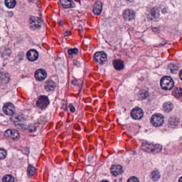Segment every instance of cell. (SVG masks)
<instances>
[{
	"label": "cell",
	"instance_id": "1",
	"mask_svg": "<svg viewBox=\"0 0 182 182\" xmlns=\"http://www.w3.org/2000/svg\"><path fill=\"white\" fill-rule=\"evenodd\" d=\"M161 88L164 90H169L174 87V82L173 79L169 76H164L160 81Z\"/></svg>",
	"mask_w": 182,
	"mask_h": 182
},
{
	"label": "cell",
	"instance_id": "2",
	"mask_svg": "<svg viewBox=\"0 0 182 182\" xmlns=\"http://www.w3.org/2000/svg\"><path fill=\"white\" fill-rule=\"evenodd\" d=\"M164 116L160 114H154L152 115V118L151 119V121L152 125L155 127H160L164 123Z\"/></svg>",
	"mask_w": 182,
	"mask_h": 182
},
{
	"label": "cell",
	"instance_id": "3",
	"mask_svg": "<svg viewBox=\"0 0 182 182\" xmlns=\"http://www.w3.org/2000/svg\"><path fill=\"white\" fill-rule=\"evenodd\" d=\"M41 21L40 19L37 17H31L30 19V26L33 30H37L41 27Z\"/></svg>",
	"mask_w": 182,
	"mask_h": 182
},
{
	"label": "cell",
	"instance_id": "4",
	"mask_svg": "<svg viewBox=\"0 0 182 182\" xmlns=\"http://www.w3.org/2000/svg\"><path fill=\"white\" fill-rule=\"evenodd\" d=\"M37 104V106L40 109H46L49 104V98L46 96H41L39 98Z\"/></svg>",
	"mask_w": 182,
	"mask_h": 182
},
{
	"label": "cell",
	"instance_id": "5",
	"mask_svg": "<svg viewBox=\"0 0 182 182\" xmlns=\"http://www.w3.org/2000/svg\"><path fill=\"white\" fill-rule=\"evenodd\" d=\"M4 136L7 138L13 140H17L20 138V135L18 132L14 129H9L4 133Z\"/></svg>",
	"mask_w": 182,
	"mask_h": 182
},
{
	"label": "cell",
	"instance_id": "6",
	"mask_svg": "<svg viewBox=\"0 0 182 182\" xmlns=\"http://www.w3.org/2000/svg\"><path fill=\"white\" fill-rule=\"evenodd\" d=\"M94 59L98 63L103 64L107 60V56L104 52H97L95 54Z\"/></svg>",
	"mask_w": 182,
	"mask_h": 182
},
{
	"label": "cell",
	"instance_id": "7",
	"mask_svg": "<svg viewBox=\"0 0 182 182\" xmlns=\"http://www.w3.org/2000/svg\"><path fill=\"white\" fill-rule=\"evenodd\" d=\"M3 112L7 115H12L15 112V107L12 104L7 103L3 107Z\"/></svg>",
	"mask_w": 182,
	"mask_h": 182
},
{
	"label": "cell",
	"instance_id": "8",
	"mask_svg": "<svg viewBox=\"0 0 182 182\" xmlns=\"http://www.w3.org/2000/svg\"><path fill=\"white\" fill-rule=\"evenodd\" d=\"M131 115L134 119L139 120L143 117V111L140 108L136 107L131 111Z\"/></svg>",
	"mask_w": 182,
	"mask_h": 182
},
{
	"label": "cell",
	"instance_id": "9",
	"mask_svg": "<svg viewBox=\"0 0 182 182\" xmlns=\"http://www.w3.org/2000/svg\"><path fill=\"white\" fill-rule=\"evenodd\" d=\"M35 77L37 81H42L46 79L47 77V73L44 70L42 69L37 70L35 73Z\"/></svg>",
	"mask_w": 182,
	"mask_h": 182
},
{
	"label": "cell",
	"instance_id": "10",
	"mask_svg": "<svg viewBox=\"0 0 182 182\" xmlns=\"http://www.w3.org/2000/svg\"><path fill=\"white\" fill-rule=\"evenodd\" d=\"M135 16V13L133 10L131 9H127L125 10L123 13V17L125 20L127 21H131L134 19Z\"/></svg>",
	"mask_w": 182,
	"mask_h": 182
},
{
	"label": "cell",
	"instance_id": "11",
	"mask_svg": "<svg viewBox=\"0 0 182 182\" xmlns=\"http://www.w3.org/2000/svg\"><path fill=\"white\" fill-rule=\"evenodd\" d=\"M38 57H39L38 52H37V50H34V49L30 50V51H28L27 54V57H28V59L32 61H36L38 58Z\"/></svg>",
	"mask_w": 182,
	"mask_h": 182
},
{
	"label": "cell",
	"instance_id": "12",
	"mask_svg": "<svg viewBox=\"0 0 182 182\" xmlns=\"http://www.w3.org/2000/svg\"><path fill=\"white\" fill-rule=\"evenodd\" d=\"M123 172L122 167L120 165H113L111 168V173L114 176H118Z\"/></svg>",
	"mask_w": 182,
	"mask_h": 182
},
{
	"label": "cell",
	"instance_id": "13",
	"mask_svg": "<svg viewBox=\"0 0 182 182\" xmlns=\"http://www.w3.org/2000/svg\"><path fill=\"white\" fill-rule=\"evenodd\" d=\"M102 2L99 1H98L95 4L93 12L95 15H98L100 14V12L102 11Z\"/></svg>",
	"mask_w": 182,
	"mask_h": 182
},
{
	"label": "cell",
	"instance_id": "14",
	"mask_svg": "<svg viewBox=\"0 0 182 182\" xmlns=\"http://www.w3.org/2000/svg\"><path fill=\"white\" fill-rule=\"evenodd\" d=\"M61 2L62 6L65 8H70L75 6L72 0H61Z\"/></svg>",
	"mask_w": 182,
	"mask_h": 182
},
{
	"label": "cell",
	"instance_id": "15",
	"mask_svg": "<svg viewBox=\"0 0 182 182\" xmlns=\"http://www.w3.org/2000/svg\"><path fill=\"white\" fill-rule=\"evenodd\" d=\"M113 66L116 70H121L124 67L123 61L120 59H116L113 61Z\"/></svg>",
	"mask_w": 182,
	"mask_h": 182
},
{
	"label": "cell",
	"instance_id": "16",
	"mask_svg": "<svg viewBox=\"0 0 182 182\" xmlns=\"http://www.w3.org/2000/svg\"><path fill=\"white\" fill-rule=\"evenodd\" d=\"M173 95L177 98H182V89L181 88H176L174 89L173 92Z\"/></svg>",
	"mask_w": 182,
	"mask_h": 182
},
{
	"label": "cell",
	"instance_id": "17",
	"mask_svg": "<svg viewBox=\"0 0 182 182\" xmlns=\"http://www.w3.org/2000/svg\"><path fill=\"white\" fill-rule=\"evenodd\" d=\"M46 90L48 91H51L54 90L55 88V84L52 81L49 80L47 82L46 85Z\"/></svg>",
	"mask_w": 182,
	"mask_h": 182
},
{
	"label": "cell",
	"instance_id": "18",
	"mask_svg": "<svg viewBox=\"0 0 182 182\" xmlns=\"http://www.w3.org/2000/svg\"><path fill=\"white\" fill-rule=\"evenodd\" d=\"M164 111L166 112H169L173 109V104L170 102H166L163 105Z\"/></svg>",
	"mask_w": 182,
	"mask_h": 182
},
{
	"label": "cell",
	"instance_id": "19",
	"mask_svg": "<svg viewBox=\"0 0 182 182\" xmlns=\"http://www.w3.org/2000/svg\"><path fill=\"white\" fill-rule=\"evenodd\" d=\"M5 4L8 8L12 9L16 6V0H5Z\"/></svg>",
	"mask_w": 182,
	"mask_h": 182
},
{
	"label": "cell",
	"instance_id": "20",
	"mask_svg": "<svg viewBox=\"0 0 182 182\" xmlns=\"http://www.w3.org/2000/svg\"><path fill=\"white\" fill-rule=\"evenodd\" d=\"M160 174L158 170H154L151 174V177L153 181H158L160 178Z\"/></svg>",
	"mask_w": 182,
	"mask_h": 182
},
{
	"label": "cell",
	"instance_id": "21",
	"mask_svg": "<svg viewBox=\"0 0 182 182\" xmlns=\"http://www.w3.org/2000/svg\"><path fill=\"white\" fill-rule=\"evenodd\" d=\"M35 172V168L32 166H30L28 168V175L30 177H32L33 176Z\"/></svg>",
	"mask_w": 182,
	"mask_h": 182
},
{
	"label": "cell",
	"instance_id": "22",
	"mask_svg": "<svg viewBox=\"0 0 182 182\" xmlns=\"http://www.w3.org/2000/svg\"><path fill=\"white\" fill-rule=\"evenodd\" d=\"M3 182H13L14 181V178L12 176L10 175H6V176L3 177V179H2Z\"/></svg>",
	"mask_w": 182,
	"mask_h": 182
},
{
	"label": "cell",
	"instance_id": "23",
	"mask_svg": "<svg viewBox=\"0 0 182 182\" xmlns=\"http://www.w3.org/2000/svg\"><path fill=\"white\" fill-rule=\"evenodd\" d=\"M159 12H158V10L157 9H153L151 11V12L150 13V16L151 17H154V18H157V17H158L159 15Z\"/></svg>",
	"mask_w": 182,
	"mask_h": 182
},
{
	"label": "cell",
	"instance_id": "24",
	"mask_svg": "<svg viewBox=\"0 0 182 182\" xmlns=\"http://www.w3.org/2000/svg\"><path fill=\"white\" fill-rule=\"evenodd\" d=\"M169 68L171 72L173 73H176L177 71H178V67L175 64H171L169 66Z\"/></svg>",
	"mask_w": 182,
	"mask_h": 182
},
{
	"label": "cell",
	"instance_id": "25",
	"mask_svg": "<svg viewBox=\"0 0 182 182\" xmlns=\"http://www.w3.org/2000/svg\"><path fill=\"white\" fill-rule=\"evenodd\" d=\"M6 150L3 149H1V159L3 160L6 157Z\"/></svg>",
	"mask_w": 182,
	"mask_h": 182
},
{
	"label": "cell",
	"instance_id": "26",
	"mask_svg": "<svg viewBox=\"0 0 182 182\" xmlns=\"http://www.w3.org/2000/svg\"><path fill=\"white\" fill-rule=\"evenodd\" d=\"M78 49H71L70 50H68V54L70 55H74V54H76L78 53Z\"/></svg>",
	"mask_w": 182,
	"mask_h": 182
},
{
	"label": "cell",
	"instance_id": "27",
	"mask_svg": "<svg viewBox=\"0 0 182 182\" xmlns=\"http://www.w3.org/2000/svg\"><path fill=\"white\" fill-rule=\"evenodd\" d=\"M128 182H138L139 181V179H138L136 177H132L130 178L128 180Z\"/></svg>",
	"mask_w": 182,
	"mask_h": 182
},
{
	"label": "cell",
	"instance_id": "28",
	"mask_svg": "<svg viewBox=\"0 0 182 182\" xmlns=\"http://www.w3.org/2000/svg\"><path fill=\"white\" fill-rule=\"evenodd\" d=\"M70 109H71V111L72 112H75V108L74 107V106L72 105V104H71L70 106Z\"/></svg>",
	"mask_w": 182,
	"mask_h": 182
},
{
	"label": "cell",
	"instance_id": "29",
	"mask_svg": "<svg viewBox=\"0 0 182 182\" xmlns=\"http://www.w3.org/2000/svg\"><path fill=\"white\" fill-rule=\"evenodd\" d=\"M179 77H180V78L182 80V70H181L180 71V72H179Z\"/></svg>",
	"mask_w": 182,
	"mask_h": 182
},
{
	"label": "cell",
	"instance_id": "30",
	"mask_svg": "<svg viewBox=\"0 0 182 182\" xmlns=\"http://www.w3.org/2000/svg\"><path fill=\"white\" fill-rule=\"evenodd\" d=\"M128 2H133L134 0H126Z\"/></svg>",
	"mask_w": 182,
	"mask_h": 182
},
{
	"label": "cell",
	"instance_id": "31",
	"mask_svg": "<svg viewBox=\"0 0 182 182\" xmlns=\"http://www.w3.org/2000/svg\"><path fill=\"white\" fill-rule=\"evenodd\" d=\"M179 182H182V177H181V178L179 179Z\"/></svg>",
	"mask_w": 182,
	"mask_h": 182
}]
</instances>
